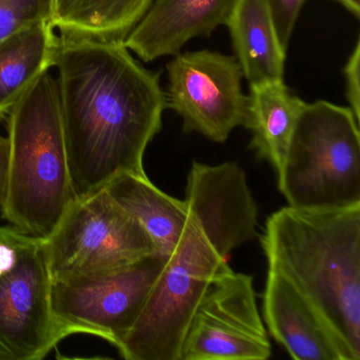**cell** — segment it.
<instances>
[{
  "mask_svg": "<svg viewBox=\"0 0 360 360\" xmlns=\"http://www.w3.org/2000/svg\"><path fill=\"white\" fill-rule=\"evenodd\" d=\"M54 67L75 198L119 174H146L145 151L167 108L161 72L142 66L124 41L62 37Z\"/></svg>",
  "mask_w": 360,
  "mask_h": 360,
  "instance_id": "cell-1",
  "label": "cell"
},
{
  "mask_svg": "<svg viewBox=\"0 0 360 360\" xmlns=\"http://www.w3.org/2000/svg\"><path fill=\"white\" fill-rule=\"evenodd\" d=\"M188 218L134 326L117 347L126 360H181L200 301L231 252L258 237V206L236 181L200 169L185 189Z\"/></svg>",
  "mask_w": 360,
  "mask_h": 360,
  "instance_id": "cell-2",
  "label": "cell"
},
{
  "mask_svg": "<svg viewBox=\"0 0 360 360\" xmlns=\"http://www.w3.org/2000/svg\"><path fill=\"white\" fill-rule=\"evenodd\" d=\"M267 269L281 276L315 314L341 360L360 359V205L286 206L260 237Z\"/></svg>",
  "mask_w": 360,
  "mask_h": 360,
  "instance_id": "cell-3",
  "label": "cell"
},
{
  "mask_svg": "<svg viewBox=\"0 0 360 360\" xmlns=\"http://www.w3.org/2000/svg\"><path fill=\"white\" fill-rule=\"evenodd\" d=\"M8 224L48 239L75 198L63 130L58 82L43 73L9 111Z\"/></svg>",
  "mask_w": 360,
  "mask_h": 360,
  "instance_id": "cell-4",
  "label": "cell"
},
{
  "mask_svg": "<svg viewBox=\"0 0 360 360\" xmlns=\"http://www.w3.org/2000/svg\"><path fill=\"white\" fill-rule=\"evenodd\" d=\"M277 179L292 207L360 205L359 121L349 107L326 101L305 104Z\"/></svg>",
  "mask_w": 360,
  "mask_h": 360,
  "instance_id": "cell-5",
  "label": "cell"
},
{
  "mask_svg": "<svg viewBox=\"0 0 360 360\" xmlns=\"http://www.w3.org/2000/svg\"><path fill=\"white\" fill-rule=\"evenodd\" d=\"M45 239L0 226V360L44 359L63 339Z\"/></svg>",
  "mask_w": 360,
  "mask_h": 360,
  "instance_id": "cell-6",
  "label": "cell"
},
{
  "mask_svg": "<svg viewBox=\"0 0 360 360\" xmlns=\"http://www.w3.org/2000/svg\"><path fill=\"white\" fill-rule=\"evenodd\" d=\"M45 244L52 279L120 269L157 252L142 225L105 188L77 198Z\"/></svg>",
  "mask_w": 360,
  "mask_h": 360,
  "instance_id": "cell-7",
  "label": "cell"
},
{
  "mask_svg": "<svg viewBox=\"0 0 360 360\" xmlns=\"http://www.w3.org/2000/svg\"><path fill=\"white\" fill-rule=\"evenodd\" d=\"M167 259L155 252L120 269L52 279V311L65 338L88 334L119 347Z\"/></svg>",
  "mask_w": 360,
  "mask_h": 360,
  "instance_id": "cell-8",
  "label": "cell"
},
{
  "mask_svg": "<svg viewBox=\"0 0 360 360\" xmlns=\"http://www.w3.org/2000/svg\"><path fill=\"white\" fill-rule=\"evenodd\" d=\"M269 332L257 304L254 277L223 269L195 309L181 360H266Z\"/></svg>",
  "mask_w": 360,
  "mask_h": 360,
  "instance_id": "cell-9",
  "label": "cell"
},
{
  "mask_svg": "<svg viewBox=\"0 0 360 360\" xmlns=\"http://www.w3.org/2000/svg\"><path fill=\"white\" fill-rule=\"evenodd\" d=\"M166 69V106L180 115L185 134L224 143L235 128L244 126L248 96L237 58L201 50L179 53Z\"/></svg>",
  "mask_w": 360,
  "mask_h": 360,
  "instance_id": "cell-10",
  "label": "cell"
},
{
  "mask_svg": "<svg viewBox=\"0 0 360 360\" xmlns=\"http://www.w3.org/2000/svg\"><path fill=\"white\" fill-rule=\"evenodd\" d=\"M235 0H153L124 44L144 62L178 56L183 46L225 25Z\"/></svg>",
  "mask_w": 360,
  "mask_h": 360,
  "instance_id": "cell-11",
  "label": "cell"
},
{
  "mask_svg": "<svg viewBox=\"0 0 360 360\" xmlns=\"http://www.w3.org/2000/svg\"><path fill=\"white\" fill-rule=\"evenodd\" d=\"M263 321L271 335L296 360H341L334 341L294 288L267 269L263 292Z\"/></svg>",
  "mask_w": 360,
  "mask_h": 360,
  "instance_id": "cell-12",
  "label": "cell"
},
{
  "mask_svg": "<svg viewBox=\"0 0 360 360\" xmlns=\"http://www.w3.org/2000/svg\"><path fill=\"white\" fill-rule=\"evenodd\" d=\"M225 25L250 86L283 79L286 51L264 0H235Z\"/></svg>",
  "mask_w": 360,
  "mask_h": 360,
  "instance_id": "cell-13",
  "label": "cell"
},
{
  "mask_svg": "<svg viewBox=\"0 0 360 360\" xmlns=\"http://www.w3.org/2000/svg\"><path fill=\"white\" fill-rule=\"evenodd\" d=\"M307 103L283 79L250 86L244 126L252 132L250 148L277 174L283 163L297 120Z\"/></svg>",
  "mask_w": 360,
  "mask_h": 360,
  "instance_id": "cell-14",
  "label": "cell"
},
{
  "mask_svg": "<svg viewBox=\"0 0 360 360\" xmlns=\"http://www.w3.org/2000/svg\"><path fill=\"white\" fill-rule=\"evenodd\" d=\"M109 195L142 225L159 254L169 257L188 218L184 200L158 188L147 174H122L105 187Z\"/></svg>",
  "mask_w": 360,
  "mask_h": 360,
  "instance_id": "cell-15",
  "label": "cell"
},
{
  "mask_svg": "<svg viewBox=\"0 0 360 360\" xmlns=\"http://www.w3.org/2000/svg\"><path fill=\"white\" fill-rule=\"evenodd\" d=\"M58 44L60 37L50 22L31 25L0 39V117L54 67Z\"/></svg>",
  "mask_w": 360,
  "mask_h": 360,
  "instance_id": "cell-16",
  "label": "cell"
},
{
  "mask_svg": "<svg viewBox=\"0 0 360 360\" xmlns=\"http://www.w3.org/2000/svg\"><path fill=\"white\" fill-rule=\"evenodd\" d=\"M153 0H53L51 25L73 41H124Z\"/></svg>",
  "mask_w": 360,
  "mask_h": 360,
  "instance_id": "cell-17",
  "label": "cell"
},
{
  "mask_svg": "<svg viewBox=\"0 0 360 360\" xmlns=\"http://www.w3.org/2000/svg\"><path fill=\"white\" fill-rule=\"evenodd\" d=\"M53 0H0V39L20 29L51 22Z\"/></svg>",
  "mask_w": 360,
  "mask_h": 360,
  "instance_id": "cell-18",
  "label": "cell"
},
{
  "mask_svg": "<svg viewBox=\"0 0 360 360\" xmlns=\"http://www.w3.org/2000/svg\"><path fill=\"white\" fill-rule=\"evenodd\" d=\"M264 1L271 12L280 44L286 51L299 14L307 0H264Z\"/></svg>",
  "mask_w": 360,
  "mask_h": 360,
  "instance_id": "cell-19",
  "label": "cell"
},
{
  "mask_svg": "<svg viewBox=\"0 0 360 360\" xmlns=\"http://www.w3.org/2000/svg\"><path fill=\"white\" fill-rule=\"evenodd\" d=\"M345 84H347V98L349 109L353 111L356 119L360 120V41L356 43L353 53L347 60L345 67Z\"/></svg>",
  "mask_w": 360,
  "mask_h": 360,
  "instance_id": "cell-20",
  "label": "cell"
},
{
  "mask_svg": "<svg viewBox=\"0 0 360 360\" xmlns=\"http://www.w3.org/2000/svg\"><path fill=\"white\" fill-rule=\"evenodd\" d=\"M8 161H9V140L0 136V210L3 208L7 187Z\"/></svg>",
  "mask_w": 360,
  "mask_h": 360,
  "instance_id": "cell-21",
  "label": "cell"
},
{
  "mask_svg": "<svg viewBox=\"0 0 360 360\" xmlns=\"http://www.w3.org/2000/svg\"><path fill=\"white\" fill-rule=\"evenodd\" d=\"M342 5L349 13L353 14L356 18L360 16V0H336Z\"/></svg>",
  "mask_w": 360,
  "mask_h": 360,
  "instance_id": "cell-22",
  "label": "cell"
}]
</instances>
